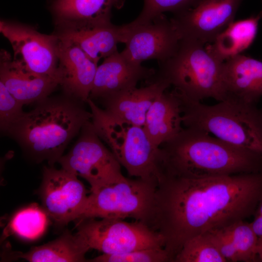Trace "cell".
I'll list each match as a JSON object with an SVG mask.
<instances>
[{"label":"cell","instance_id":"8992f818","mask_svg":"<svg viewBox=\"0 0 262 262\" xmlns=\"http://www.w3.org/2000/svg\"><path fill=\"white\" fill-rule=\"evenodd\" d=\"M86 103L95 131L129 176L156 186L159 147L152 143L144 127L112 116L90 98Z\"/></svg>","mask_w":262,"mask_h":262},{"label":"cell","instance_id":"2e32d148","mask_svg":"<svg viewBox=\"0 0 262 262\" xmlns=\"http://www.w3.org/2000/svg\"><path fill=\"white\" fill-rule=\"evenodd\" d=\"M223 99L257 104L262 97V62L243 54L224 61Z\"/></svg>","mask_w":262,"mask_h":262},{"label":"cell","instance_id":"6da1fadb","mask_svg":"<svg viewBox=\"0 0 262 262\" xmlns=\"http://www.w3.org/2000/svg\"><path fill=\"white\" fill-rule=\"evenodd\" d=\"M262 172L203 178L161 175L148 227L162 237L171 262L191 239L254 215Z\"/></svg>","mask_w":262,"mask_h":262},{"label":"cell","instance_id":"9a60e30c","mask_svg":"<svg viewBox=\"0 0 262 262\" xmlns=\"http://www.w3.org/2000/svg\"><path fill=\"white\" fill-rule=\"evenodd\" d=\"M155 71L128 60L117 50L98 66L89 98L101 100L137 87Z\"/></svg>","mask_w":262,"mask_h":262},{"label":"cell","instance_id":"277c9868","mask_svg":"<svg viewBox=\"0 0 262 262\" xmlns=\"http://www.w3.org/2000/svg\"><path fill=\"white\" fill-rule=\"evenodd\" d=\"M184 127L195 128L235 147L262 155V109L224 100L208 105L180 95Z\"/></svg>","mask_w":262,"mask_h":262},{"label":"cell","instance_id":"484cf974","mask_svg":"<svg viewBox=\"0 0 262 262\" xmlns=\"http://www.w3.org/2000/svg\"><path fill=\"white\" fill-rule=\"evenodd\" d=\"M237 222L226 228L237 251L239 262H259L257 254L258 238L250 223Z\"/></svg>","mask_w":262,"mask_h":262},{"label":"cell","instance_id":"4316f807","mask_svg":"<svg viewBox=\"0 0 262 262\" xmlns=\"http://www.w3.org/2000/svg\"><path fill=\"white\" fill-rule=\"evenodd\" d=\"M202 0H144L143 9L131 23L140 25L148 22L154 18L169 12L177 15L196 5Z\"/></svg>","mask_w":262,"mask_h":262},{"label":"cell","instance_id":"d4e9b609","mask_svg":"<svg viewBox=\"0 0 262 262\" xmlns=\"http://www.w3.org/2000/svg\"><path fill=\"white\" fill-rule=\"evenodd\" d=\"M173 262H227L216 247L203 234L188 241Z\"/></svg>","mask_w":262,"mask_h":262},{"label":"cell","instance_id":"4dcf8cb0","mask_svg":"<svg viewBox=\"0 0 262 262\" xmlns=\"http://www.w3.org/2000/svg\"><path fill=\"white\" fill-rule=\"evenodd\" d=\"M250 224L258 238L262 239V215L254 214V220Z\"/></svg>","mask_w":262,"mask_h":262},{"label":"cell","instance_id":"ac0fdd59","mask_svg":"<svg viewBox=\"0 0 262 262\" xmlns=\"http://www.w3.org/2000/svg\"><path fill=\"white\" fill-rule=\"evenodd\" d=\"M0 81L24 105L37 102L59 85L58 79L32 73L16 64L7 51L0 53Z\"/></svg>","mask_w":262,"mask_h":262},{"label":"cell","instance_id":"1f68e13d","mask_svg":"<svg viewBox=\"0 0 262 262\" xmlns=\"http://www.w3.org/2000/svg\"><path fill=\"white\" fill-rule=\"evenodd\" d=\"M257 254L259 262H262V239L258 238L257 246Z\"/></svg>","mask_w":262,"mask_h":262},{"label":"cell","instance_id":"603a6c76","mask_svg":"<svg viewBox=\"0 0 262 262\" xmlns=\"http://www.w3.org/2000/svg\"><path fill=\"white\" fill-rule=\"evenodd\" d=\"M261 19L262 11L256 15L234 21L206 48L223 62L241 54L253 43Z\"/></svg>","mask_w":262,"mask_h":262},{"label":"cell","instance_id":"ffe728a7","mask_svg":"<svg viewBox=\"0 0 262 262\" xmlns=\"http://www.w3.org/2000/svg\"><path fill=\"white\" fill-rule=\"evenodd\" d=\"M157 147L183 128L180 98L174 90L162 93L154 100L146 115L143 126Z\"/></svg>","mask_w":262,"mask_h":262},{"label":"cell","instance_id":"e0dca14e","mask_svg":"<svg viewBox=\"0 0 262 262\" xmlns=\"http://www.w3.org/2000/svg\"><path fill=\"white\" fill-rule=\"evenodd\" d=\"M58 39L59 85L65 95L87 102L98 64L76 45Z\"/></svg>","mask_w":262,"mask_h":262},{"label":"cell","instance_id":"f1b7e54d","mask_svg":"<svg viewBox=\"0 0 262 262\" xmlns=\"http://www.w3.org/2000/svg\"><path fill=\"white\" fill-rule=\"evenodd\" d=\"M24 104L16 98L0 81V127L5 132L24 114Z\"/></svg>","mask_w":262,"mask_h":262},{"label":"cell","instance_id":"cb8c5ba5","mask_svg":"<svg viewBox=\"0 0 262 262\" xmlns=\"http://www.w3.org/2000/svg\"><path fill=\"white\" fill-rule=\"evenodd\" d=\"M49 218L43 207L35 203L31 204L15 213L4 234H14L26 240H35L45 232Z\"/></svg>","mask_w":262,"mask_h":262},{"label":"cell","instance_id":"7402d4cb","mask_svg":"<svg viewBox=\"0 0 262 262\" xmlns=\"http://www.w3.org/2000/svg\"><path fill=\"white\" fill-rule=\"evenodd\" d=\"M90 250L76 233L67 231L57 239L43 245L34 246L26 253L10 252L12 259H22L30 262H85Z\"/></svg>","mask_w":262,"mask_h":262},{"label":"cell","instance_id":"52a82bcc","mask_svg":"<svg viewBox=\"0 0 262 262\" xmlns=\"http://www.w3.org/2000/svg\"><path fill=\"white\" fill-rule=\"evenodd\" d=\"M156 186L124 177L88 196L76 224L91 218H132L147 225Z\"/></svg>","mask_w":262,"mask_h":262},{"label":"cell","instance_id":"f546056e","mask_svg":"<svg viewBox=\"0 0 262 262\" xmlns=\"http://www.w3.org/2000/svg\"><path fill=\"white\" fill-rule=\"evenodd\" d=\"M203 235L212 243L227 262H239L237 251L225 228L211 230Z\"/></svg>","mask_w":262,"mask_h":262},{"label":"cell","instance_id":"3957f363","mask_svg":"<svg viewBox=\"0 0 262 262\" xmlns=\"http://www.w3.org/2000/svg\"><path fill=\"white\" fill-rule=\"evenodd\" d=\"M83 103L65 95L36 102L5 132L13 138L36 162L49 166L58 163L71 140L91 121L92 115Z\"/></svg>","mask_w":262,"mask_h":262},{"label":"cell","instance_id":"5bb4252c","mask_svg":"<svg viewBox=\"0 0 262 262\" xmlns=\"http://www.w3.org/2000/svg\"><path fill=\"white\" fill-rule=\"evenodd\" d=\"M55 25L54 35L78 46L97 64L117 51V44L125 43L129 32L128 24L115 25L112 22L93 25L61 22Z\"/></svg>","mask_w":262,"mask_h":262},{"label":"cell","instance_id":"d6986e66","mask_svg":"<svg viewBox=\"0 0 262 262\" xmlns=\"http://www.w3.org/2000/svg\"><path fill=\"white\" fill-rule=\"evenodd\" d=\"M145 82L144 86L135 87L101 100L102 109L114 117L143 127L152 103L169 87L160 81L148 79Z\"/></svg>","mask_w":262,"mask_h":262},{"label":"cell","instance_id":"5b68a950","mask_svg":"<svg viewBox=\"0 0 262 262\" xmlns=\"http://www.w3.org/2000/svg\"><path fill=\"white\" fill-rule=\"evenodd\" d=\"M205 45L181 39L174 53L164 62L151 79L166 83L185 99L200 102L206 98L223 99V64Z\"/></svg>","mask_w":262,"mask_h":262},{"label":"cell","instance_id":"4fadbf2b","mask_svg":"<svg viewBox=\"0 0 262 262\" xmlns=\"http://www.w3.org/2000/svg\"><path fill=\"white\" fill-rule=\"evenodd\" d=\"M128 25L125 48L121 53L136 64L151 59L165 61L176 51L181 39L171 18L164 14L143 24Z\"/></svg>","mask_w":262,"mask_h":262},{"label":"cell","instance_id":"7a4b0ae2","mask_svg":"<svg viewBox=\"0 0 262 262\" xmlns=\"http://www.w3.org/2000/svg\"><path fill=\"white\" fill-rule=\"evenodd\" d=\"M160 175L203 178L262 172V155L183 127L158 148Z\"/></svg>","mask_w":262,"mask_h":262},{"label":"cell","instance_id":"30bf717a","mask_svg":"<svg viewBox=\"0 0 262 262\" xmlns=\"http://www.w3.org/2000/svg\"><path fill=\"white\" fill-rule=\"evenodd\" d=\"M0 32L10 43L13 61L36 74L60 79L59 39L53 33H41L33 27L18 22L1 20Z\"/></svg>","mask_w":262,"mask_h":262},{"label":"cell","instance_id":"7c38bea8","mask_svg":"<svg viewBox=\"0 0 262 262\" xmlns=\"http://www.w3.org/2000/svg\"><path fill=\"white\" fill-rule=\"evenodd\" d=\"M243 0H202L193 8L173 15L171 20L181 39L210 44L234 21Z\"/></svg>","mask_w":262,"mask_h":262},{"label":"cell","instance_id":"44dd1931","mask_svg":"<svg viewBox=\"0 0 262 262\" xmlns=\"http://www.w3.org/2000/svg\"><path fill=\"white\" fill-rule=\"evenodd\" d=\"M125 0H53L50 6L55 23L99 24L111 22L113 8L119 9Z\"/></svg>","mask_w":262,"mask_h":262},{"label":"cell","instance_id":"9c48e42d","mask_svg":"<svg viewBox=\"0 0 262 262\" xmlns=\"http://www.w3.org/2000/svg\"><path fill=\"white\" fill-rule=\"evenodd\" d=\"M58 163L62 168L85 179L90 185L91 192L124 177L121 164L102 143L91 120L83 126L75 144Z\"/></svg>","mask_w":262,"mask_h":262},{"label":"cell","instance_id":"83f0119b","mask_svg":"<svg viewBox=\"0 0 262 262\" xmlns=\"http://www.w3.org/2000/svg\"><path fill=\"white\" fill-rule=\"evenodd\" d=\"M91 262H171V259L163 247H149L128 252L102 254L88 260Z\"/></svg>","mask_w":262,"mask_h":262},{"label":"cell","instance_id":"8fae6325","mask_svg":"<svg viewBox=\"0 0 262 262\" xmlns=\"http://www.w3.org/2000/svg\"><path fill=\"white\" fill-rule=\"evenodd\" d=\"M43 208L56 226L64 227L76 221L88 196L78 176L61 168L45 166L39 189Z\"/></svg>","mask_w":262,"mask_h":262},{"label":"cell","instance_id":"ba28073f","mask_svg":"<svg viewBox=\"0 0 262 262\" xmlns=\"http://www.w3.org/2000/svg\"><path fill=\"white\" fill-rule=\"evenodd\" d=\"M77 232L90 249L115 254L149 247H164L162 237L145 223L118 218H91L76 224Z\"/></svg>","mask_w":262,"mask_h":262}]
</instances>
